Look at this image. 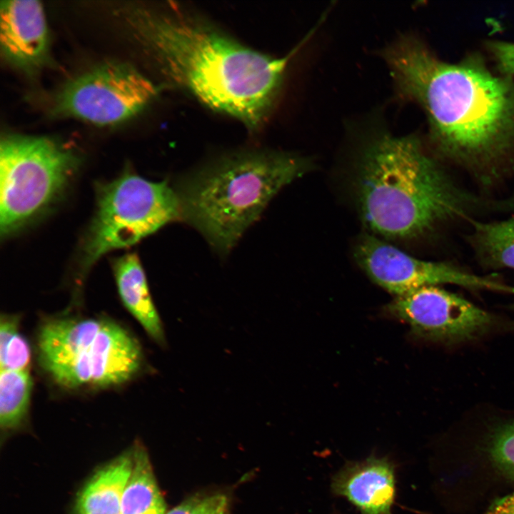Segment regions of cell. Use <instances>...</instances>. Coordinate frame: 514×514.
Listing matches in <instances>:
<instances>
[{
    "label": "cell",
    "instance_id": "e0dca14e",
    "mask_svg": "<svg viewBox=\"0 0 514 514\" xmlns=\"http://www.w3.org/2000/svg\"><path fill=\"white\" fill-rule=\"evenodd\" d=\"M0 371V425L2 429L11 430L27 415L32 381L28 370Z\"/></svg>",
    "mask_w": 514,
    "mask_h": 514
},
{
    "label": "cell",
    "instance_id": "5b68a950",
    "mask_svg": "<svg viewBox=\"0 0 514 514\" xmlns=\"http://www.w3.org/2000/svg\"><path fill=\"white\" fill-rule=\"evenodd\" d=\"M39 358L64 388H104L124 383L141 368V348L129 332L107 319L59 318L38 336Z\"/></svg>",
    "mask_w": 514,
    "mask_h": 514
},
{
    "label": "cell",
    "instance_id": "44dd1931",
    "mask_svg": "<svg viewBox=\"0 0 514 514\" xmlns=\"http://www.w3.org/2000/svg\"><path fill=\"white\" fill-rule=\"evenodd\" d=\"M491 51L501 75L512 78L514 75V43L493 42Z\"/></svg>",
    "mask_w": 514,
    "mask_h": 514
},
{
    "label": "cell",
    "instance_id": "ac0fdd59",
    "mask_svg": "<svg viewBox=\"0 0 514 514\" xmlns=\"http://www.w3.org/2000/svg\"><path fill=\"white\" fill-rule=\"evenodd\" d=\"M227 495L220 492L197 493L186 498L166 514H229Z\"/></svg>",
    "mask_w": 514,
    "mask_h": 514
},
{
    "label": "cell",
    "instance_id": "7402d4cb",
    "mask_svg": "<svg viewBox=\"0 0 514 514\" xmlns=\"http://www.w3.org/2000/svg\"><path fill=\"white\" fill-rule=\"evenodd\" d=\"M483 514H514V493L496 499Z\"/></svg>",
    "mask_w": 514,
    "mask_h": 514
},
{
    "label": "cell",
    "instance_id": "7c38bea8",
    "mask_svg": "<svg viewBox=\"0 0 514 514\" xmlns=\"http://www.w3.org/2000/svg\"><path fill=\"white\" fill-rule=\"evenodd\" d=\"M331 490L346 498L361 514H393L395 465L388 457L373 455L348 461L332 475Z\"/></svg>",
    "mask_w": 514,
    "mask_h": 514
},
{
    "label": "cell",
    "instance_id": "52a82bcc",
    "mask_svg": "<svg viewBox=\"0 0 514 514\" xmlns=\"http://www.w3.org/2000/svg\"><path fill=\"white\" fill-rule=\"evenodd\" d=\"M177 191L126 172L97 189L96 212L83 248L84 271L103 255L129 247L164 225L182 219Z\"/></svg>",
    "mask_w": 514,
    "mask_h": 514
},
{
    "label": "cell",
    "instance_id": "277c9868",
    "mask_svg": "<svg viewBox=\"0 0 514 514\" xmlns=\"http://www.w3.org/2000/svg\"><path fill=\"white\" fill-rule=\"evenodd\" d=\"M308 160L273 151H243L212 161L189 175L177 193L183 219L222 253L228 252Z\"/></svg>",
    "mask_w": 514,
    "mask_h": 514
},
{
    "label": "cell",
    "instance_id": "9a60e30c",
    "mask_svg": "<svg viewBox=\"0 0 514 514\" xmlns=\"http://www.w3.org/2000/svg\"><path fill=\"white\" fill-rule=\"evenodd\" d=\"M133 468L121 498V514H166V505L158 488L146 449L133 450Z\"/></svg>",
    "mask_w": 514,
    "mask_h": 514
},
{
    "label": "cell",
    "instance_id": "ffe728a7",
    "mask_svg": "<svg viewBox=\"0 0 514 514\" xmlns=\"http://www.w3.org/2000/svg\"><path fill=\"white\" fill-rule=\"evenodd\" d=\"M30 356L28 342L19 331L9 338L0 340L1 370L26 371Z\"/></svg>",
    "mask_w": 514,
    "mask_h": 514
},
{
    "label": "cell",
    "instance_id": "9c48e42d",
    "mask_svg": "<svg viewBox=\"0 0 514 514\" xmlns=\"http://www.w3.org/2000/svg\"><path fill=\"white\" fill-rule=\"evenodd\" d=\"M354 254L370 278L396 297L424 286L444 283L514 293L513 286L450 263L414 258L372 234L361 237Z\"/></svg>",
    "mask_w": 514,
    "mask_h": 514
},
{
    "label": "cell",
    "instance_id": "6da1fadb",
    "mask_svg": "<svg viewBox=\"0 0 514 514\" xmlns=\"http://www.w3.org/2000/svg\"><path fill=\"white\" fill-rule=\"evenodd\" d=\"M136 39L161 74L201 103L256 131L268 119L291 57L253 50L177 4L132 9L126 16Z\"/></svg>",
    "mask_w": 514,
    "mask_h": 514
},
{
    "label": "cell",
    "instance_id": "ba28073f",
    "mask_svg": "<svg viewBox=\"0 0 514 514\" xmlns=\"http://www.w3.org/2000/svg\"><path fill=\"white\" fill-rule=\"evenodd\" d=\"M158 91L132 66L107 62L65 84L55 98L53 111L97 126H111L139 113Z\"/></svg>",
    "mask_w": 514,
    "mask_h": 514
},
{
    "label": "cell",
    "instance_id": "8992f818",
    "mask_svg": "<svg viewBox=\"0 0 514 514\" xmlns=\"http://www.w3.org/2000/svg\"><path fill=\"white\" fill-rule=\"evenodd\" d=\"M79 158L45 136L19 134L0 143V231L9 236L40 215L63 193Z\"/></svg>",
    "mask_w": 514,
    "mask_h": 514
},
{
    "label": "cell",
    "instance_id": "8fae6325",
    "mask_svg": "<svg viewBox=\"0 0 514 514\" xmlns=\"http://www.w3.org/2000/svg\"><path fill=\"white\" fill-rule=\"evenodd\" d=\"M0 44L9 63L29 74L49 59V37L43 6L39 1H1Z\"/></svg>",
    "mask_w": 514,
    "mask_h": 514
},
{
    "label": "cell",
    "instance_id": "2e32d148",
    "mask_svg": "<svg viewBox=\"0 0 514 514\" xmlns=\"http://www.w3.org/2000/svg\"><path fill=\"white\" fill-rule=\"evenodd\" d=\"M471 222L469 241L480 262L493 268L514 269V216L496 222Z\"/></svg>",
    "mask_w": 514,
    "mask_h": 514
},
{
    "label": "cell",
    "instance_id": "3957f363",
    "mask_svg": "<svg viewBox=\"0 0 514 514\" xmlns=\"http://www.w3.org/2000/svg\"><path fill=\"white\" fill-rule=\"evenodd\" d=\"M356 194L363 223L375 236L405 241L468 218L476 202L412 135L381 134L366 146Z\"/></svg>",
    "mask_w": 514,
    "mask_h": 514
},
{
    "label": "cell",
    "instance_id": "30bf717a",
    "mask_svg": "<svg viewBox=\"0 0 514 514\" xmlns=\"http://www.w3.org/2000/svg\"><path fill=\"white\" fill-rule=\"evenodd\" d=\"M416 334L433 340L473 338L487 328L491 316L466 299L436 286L397 296L387 308Z\"/></svg>",
    "mask_w": 514,
    "mask_h": 514
},
{
    "label": "cell",
    "instance_id": "d6986e66",
    "mask_svg": "<svg viewBox=\"0 0 514 514\" xmlns=\"http://www.w3.org/2000/svg\"><path fill=\"white\" fill-rule=\"evenodd\" d=\"M490 453L495 467L507 477L514 479V421L495 433Z\"/></svg>",
    "mask_w": 514,
    "mask_h": 514
},
{
    "label": "cell",
    "instance_id": "4fadbf2b",
    "mask_svg": "<svg viewBox=\"0 0 514 514\" xmlns=\"http://www.w3.org/2000/svg\"><path fill=\"white\" fill-rule=\"evenodd\" d=\"M113 269L118 291L125 307L153 341L164 345L163 325L137 255L129 253L115 259Z\"/></svg>",
    "mask_w": 514,
    "mask_h": 514
},
{
    "label": "cell",
    "instance_id": "7a4b0ae2",
    "mask_svg": "<svg viewBox=\"0 0 514 514\" xmlns=\"http://www.w3.org/2000/svg\"><path fill=\"white\" fill-rule=\"evenodd\" d=\"M400 95L428 117L431 139L445 156L493 169L514 148V83L478 58L450 64L404 36L383 51Z\"/></svg>",
    "mask_w": 514,
    "mask_h": 514
},
{
    "label": "cell",
    "instance_id": "5bb4252c",
    "mask_svg": "<svg viewBox=\"0 0 514 514\" xmlns=\"http://www.w3.org/2000/svg\"><path fill=\"white\" fill-rule=\"evenodd\" d=\"M133 468V453H125L96 471L80 491L76 514H121L124 488Z\"/></svg>",
    "mask_w": 514,
    "mask_h": 514
}]
</instances>
